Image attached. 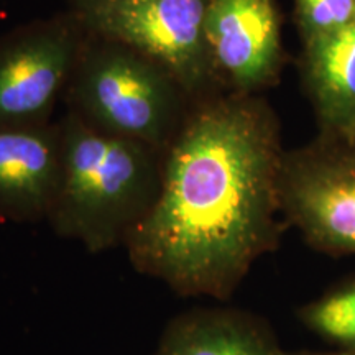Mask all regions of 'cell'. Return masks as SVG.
I'll return each mask as SVG.
<instances>
[{"mask_svg":"<svg viewBox=\"0 0 355 355\" xmlns=\"http://www.w3.org/2000/svg\"><path fill=\"white\" fill-rule=\"evenodd\" d=\"M279 123L259 96L199 102L163 152L153 207L127 237L137 272L184 298L229 300L279 237Z\"/></svg>","mask_w":355,"mask_h":355,"instance_id":"1","label":"cell"},{"mask_svg":"<svg viewBox=\"0 0 355 355\" xmlns=\"http://www.w3.org/2000/svg\"><path fill=\"white\" fill-rule=\"evenodd\" d=\"M56 122L61 171L46 224L89 254L123 247L157 201L163 152L96 130L68 110Z\"/></svg>","mask_w":355,"mask_h":355,"instance_id":"2","label":"cell"},{"mask_svg":"<svg viewBox=\"0 0 355 355\" xmlns=\"http://www.w3.org/2000/svg\"><path fill=\"white\" fill-rule=\"evenodd\" d=\"M66 110L96 130L165 152L194 104L175 74L115 40L89 33L64 92Z\"/></svg>","mask_w":355,"mask_h":355,"instance_id":"3","label":"cell"},{"mask_svg":"<svg viewBox=\"0 0 355 355\" xmlns=\"http://www.w3.org/2000/svg\"><path fill=\"white\" fill-rule=\"evenodd\" d=\"M87 33L148 55L180 79L194 104L224 94L207 50V0H66Z\"/></svg>","mask_w":355,"mask_h":355,"instance_id":"4","label":"cell"},{"mask_svg":"<svg viewBox=\"0 0 355 355\" xmlns=\"http://www.w3.org/2000/svg\"><path fill=\"white\" fill-rule=\"evenodd\" d=\"M89 37L73 12L19 25L0 37V127L53 121Z\"/></svg>","mask_w":355,"mask_h":355,"instance_id":"5","label":"cell"},{"mask_svg":"<svg viewBox=\"0 0 355 355\" xmlns=\"http://www.w3.org/2000/svg\"><path fill=\"white\" fill-rule=\"evenodd\" d=\"M279 207L311 245L355 254V140L326 135L283 153Z\"/></svg>","mask_w":355,"mask_h":355,"instance_id":"6","label":"cell"},{"mask_svg":"<svg viewBox=\"0 0 355 355\" xmlns=\"http://www.w3.org/2000/svg\"><path fill=\"white\" fill-rule=\"evenodd\" d=\"M207 50L225 92L259 96L283 64L277 0H207Z\"/></svg>","mask_w":355,"mask_h":355,"instance_id":"7","label":"cell"},{"mask_svg":"<svg viewBox=\"0 0 355 355\" xmlns=\"http://www.w3.org/2000/svg\"><path fill=\"white\" fill-rule=\"evenodd\" d=\"M61 171L58 122L0 127V217L17 224L46 222Z\"/></svg>","mask_w":355,"mask_h":355,"instance_id":"8","label":"cell"},{"mask_svg":"<svg viewBox=\"0 0 355 355\" xmlns=\"http://www.w3.org/2000/svg\"><path fill=\"white\" fill-rule=\"evenodd\" d=\"M153 355H283L268 326L245 311L193 308L171 318Z\"/></svg>","mask_w":355,"mask_h":355,"instance_id":"9","label":"cell"},{"mask_svg":"<svg viewBox=\"0 0 355 355\" xmlns=\"http://www.w3.org/2000/svg\"><path fill=\"white\" fill-rule=\"evenodd\" d=\"M303 76L322 133L355 137V20L306 42Z\"/></svg>","mask_w":355,"mask_h":355,"instance_id":"10","label":"cell"},{"mask_svg":"<svg viewBox=\"0 0 355 355\" xmlns=\"http://www.w3.org/2000/svg\"><path fill=\"white\" fill-rule=\"evenodd\" d=\"M311 331L355 349V283L301 311Z\"/></svg>","mask_w":355,"mask_h":355,"instance_id":"11","label":"cell"},{"mask_svg":"<svg viewBox=\"0 0 355 355\" xmlns=\"http://www.w3.org/2000/svg\"><path fill=\"white\" fill-rule=\"evenodd\" d=\"M303 43L343 30L355 20V0H295Z\"/></svg>","mask_w":355,"mask_h":355,"instance_id":"12","label":"cell"},{"mask_svg":"<svg viewBox=\"0 0 355 355\" xmlns=\"http://www.w3.org/2000/svg\"><path fill=\"white\" fill-rule=\"evenodd\" d=\"M283 355H355V349H350L349 352L343 354H311V352H283Z\"/></svg>","mask_w":355,"mask_h":355,"instance_id":"13","label":"cell"},{"mask_svg":"<svg viewBox=\"0 0 355 355\" xmlns=\"http://www.w3.org/2000/svg\"><path fill=\"white\" fill-rule=\"evenodd\" d=\"M350 140H355V137H354V139H350Z\"/></svg>","mask_w":355,"mask_h":355,"instance_id":"14","label":"cell"}]
</instances>
